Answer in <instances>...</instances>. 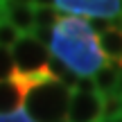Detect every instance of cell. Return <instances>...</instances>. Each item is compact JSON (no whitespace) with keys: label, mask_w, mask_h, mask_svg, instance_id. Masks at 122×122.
Instances as JSON below:
<instances>
[{"label":"cell","mask_w":122,"mask_h":122,"mask_svg":"<svg viewBox=\"0 0 122 122\" xmlns=\"http://www.w3.org/2000/svg\"><path fill=\"white\" fill-rule=\"evenodd\" d=\"M0 122H34V120L27 115V111H25V109H18V111H14V113L0 115Z\"/></svg>","instance_id":"obj_13"},{"label":"cell","mask_w":122,"mask_h":122,"mask_svg":"<svg viewBox=\"0 0 122 122\" xmlns=\"http://www.w3.org/2000/svg\"><path fill=\"white\" fill-rule=\"evenodd\" d=\"M5 20H9L20 34L34 32V7L27 0H9L5 9Z\"/></svg>","instance_id":"obj_7"},{"label":"cell","mask_w":122,"mask_h":122,"mask_svg":"<svg viewBox=\"0 0 122 122\" xmlns=\"http://www.w3.org/2000/svg\"><path fill=\"white\" fill-rule=\"evenodd\" d=\"M54 7L68 16H88V18H120V0H54Z\"/></svg>","instance_id":"obj_5"},{"label":"cell","mask_w":122,"mask_h":122,"mask_svg":"<svg viewBox=\"0 0 122 122\" xmlns=\"http://www.w3.org/2000/svg\"><path fill=\"white\" fill-rule=\"evenodd\" d=\"M102 118H104V97L100 93L70 91L66 111L68 122H102Z\"/></svg>","instance_id":"obj_4"},{"label":"cell","mask_w":122,"mask_h":122,"mask_svg":"<svg viewBox=\"0 0 122 122\" xmlns=\"http://www.w3.org/2000/svg\"><path fill=\"white\" fill-rule=\"evenodd\" d=\"M97 45H100L102 57L106 59V63L122 68V30L120 27H111V30L97 34Z\"/></svg>","instance_id":"obj_8"},{"label":"cell","mask_w":122,"mask_h":122,"mask_svg":"<svg viewBox=\"0 0 122 122\" xmlns=\"http://www.w3.org/2000/svg\"><path fill=\"white\" fill-rule=\"evenodd\" d=\"M14 75H16V68H14L11 52L7 48H0V79H11Z\"/></svg>","instance_id":"obj_12"},{"label":"cell","mask_w":122,"mask_h":122,"mask_svg":"<svg viewBox=\"0 0 122 122\" xmlns=\"http://www.w3.org/2000/svg\"><path fill=\"white\" fill-rule=\"evenodd\" d=\"M120 16H122V0H120Z\"/></svg>","instance_id":"obj_16"},{"label":"cell","mask_w":122,"mask_h":122,"mask_svg":"<svg viewBox=\"0 0 122 122\" xmlns=\"http://www.w3.org/2000/svg\"><path fill=\"white\" fill-rule=\"evenodd\" d=\"M68 100H70V88L50 77L25 91L23 109L34 122H59L66 120Z\"/></svg>","instance_id":"obj_2"},{"label":"cell","mask_w":122,"mask_h":122,"mask_svg":"<svg viewBox=\"0 0 122 122\" xmlns=\"http://www.w3.org/2000/svg\"><path fill=\"white\" fill-rule=\"evenodd\" d=\"M59 18H61V14H59L57 7H34V25L36 27L52 30L59 23Z\"/></svg>","instance_id":"obj_10"},{"label":"cell","mask_w":122,"mask_h":122,"mask_svg":"<svg viewBox=\"0 0 122 122\" xmlns=\"http://www.w3.org/2000/svg\"><path fill=\"white\" fill-rule=\"evenodd\" d=\"M32 7H54V0H27Z\"/></svg>","instance_id":"obj_14"},{"label":"cell","mask_w":122,"mask_h":122,"mask_svg":"<svg viewBox=\"0 0 122 122\" xmlns=\"http://www.w3.org/2000/svg\"><path fill=\"white\" fill-rule=\"evenodd\" d=\"M93 84H95V91L102 97H111L118 95L120 86H122V77H120V68L111 63H104L95 75H93Z\"/></svg>","instance_id":"obj_9"},{"label":"cell","mask_w":122,"mask_h":122,"mask_svg":"<svg viewBox=\"0 0 122 122\" xmlns=\"http://www.w3.org/2000/svg\"><path fill=\"white\" fill-rule=\"evenodd\" d=\"M9 52H11V59H14V68L20 75H34V72H41V70H48V63L52 59L50 48L39 43L32 34H23L11 45Z\"/></svg>","instance_id":"obj_3"},{"label":"cell","mask_w":122,"mask_h":122,"mask_svg":"<svg viewBox=\"0 0 122 122\" xmlns=\"http://www.w3.org/2000/svg\"><path fill=\"white\" fill-rule=\"evenodd\" d=\"M20 36H23V34H20V32H18L9 20H5V18L0 20V48H11Z\"/></svg>","instance_id":"obj_11"},{"label":"cell","mask_w":122,"mask_h":122,"mask_svg":"<svg viewBox=\"0 0 122 122\" xmlns=\"http://www.w3.org/2000/svg\"><path fill=\"white\" fill-rule=\"evenodd\" d=\"M59 122H68V120H59Z\"/></svg>","instance_id":"obj_17"},{"label":"cell","mask_w":122,"mask_h":122,"mask_svg":"<svg viewBox=\"0 0 122 122\" xmlns=\"http://www.w3.org/2000/svg\"><path fill=\"white\" fill-rule=\"evenodd\" d=\"M25 104V86L20 84L18 75L11 79H0V115L14 113Z\"/></svg>","instance_id":"obj_6"},{"label":"cell","mask_w":122,"mask_h":122,"mask_svg":"<svg viewBox=\"0 0 122 122\" xmlns=\"http://www.w3.org/2000/svg\"><path fill=\"white\" fill-rule=\"evenodd\" d=\"M102 122H122V115L120 118H111V120H102Z\"/></svg>","instance_id":"obj_15"},{"label":"cell","mask_w":122,"mask_h":122,"mask_svg":"<svg viewBox=\"0 0 122 122\" xmlns=\"http://www.w3.org/2000/svg\"><path fill=\"white\" fill-rule=\"evenodd\" d=\"M50 54L77 77H93L106 63L97 45V34L93 32L91 23L79 16L59 18V23L52 27Z\"/></svg>","instance_id":"obj_1"}]
</instances>
